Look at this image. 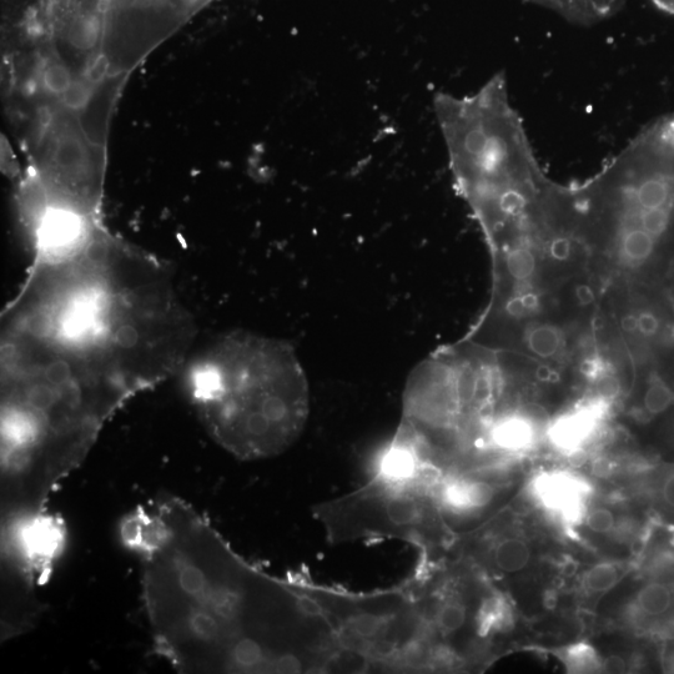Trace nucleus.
I'll return each instance as SVG.
<instances>
[{
    "label": "nucleus",
    "instance_id": "nucleus-12",
    "mask_svg": "<svg viewBox=\"0 0 674 674\" xmlns=\"http://www.w3.org/2000/svg\"><path fill=\"white\" fill-rule=\"evenodd\" d=\"M627 567L621 563L602 562L592 566L582 577L583 591L588 595H602L612 590L625 576Z\"/></svg>",
    "mask_w": 674,
    "mask_h": 674
},
{
    "label": "nucleus",
    "instance_id": "nucleus-9",
    "mask_svg": "<svg viewBox=\"0 0 674 674\" xmlns=\"http://www.w3.org/2000/svg\"><path fill=\"white\" fill-rule=\"evenodd\" d=\"M530 489L537 504L563 525L575 526L585 518L591 487L581 476L563 470L541 472Z\"/></svg>",
    "mask_w": 674,
    "mask_h": 674
},
{
    "label": "nucleus",
    "instance_id": "nucleus-13",
    "mask_svg": "<svg viewBox=\"0 0 674 674\" xmlns=\"http://www.w3.org/2000/svg\"><path fill=\"white\" fill-rule=\"evenodd\" d=\"M583 522L586 523L588 530L598 535H608L615 531L617 518L611 510L606 507H596L586 512Z\"/></svg>",
    "mask_w": 674,
    "mask_h": 674
},
{
    "label": "nucleus",
    "instance_id": "nucleus-8",
    "mask_svg": "<svg viewBox=\"0 0 674 674\" xmlns=\"http://www.w3.org/2000/svg\"><path fill=\"white\" fill-rule=\"evenodd\" d=\"M611 400L588 392L577 404L548 421L545 441L551 449L563 456L575 457L588 449L601 435L608 417Z\"/></svg>",
    "mask_w": 674,
    "mask_h": 674
},
{
    "label": "nucleus",
    "instance_id": "nucleus-1",
    "mask_svg": "<svg viewBox=\"0 0 674 674\" xmlns=\"http://www.w3.org/2000/svg\"><path fill=\"white\" fill-rule=\"evenodd\" d=\"M119 533L139 560L154 650L176 671L339 668L334 633L298 578L245 560L188 502L164 497L140 505Z\"/></svg>",
    "mask_w": 674,
    "mask_h": 674
},
{
    "label": "nucleus",
    "instance_id": "nucleus-11",
    "mask_svg": "<svg viewBox=\"0 0 674 674\" xmlns=\"http://www.w3.org/2000/svg\"><path fill=\"white\" fill-rule=\"evenodd\" d=\"M557 656L568 673H598L603 670L605 663L595 648L583 642L562 648Z\"/></svg>",
    "mask_w": 674,
    "mask_h": 674
},
{
    "label": "nucleus",
    "instance_id": "nucleus-5",
    "mask_svg": "<svg viewBox=\"0 0 674 674\" xmlns=\"http://www.w3.org/2000/svg\"><path fill=\"white\" fill-rule=\"evenodd\" d=\"M313 512L333 545L382 538L410 543L420 553L417 567L440 562L439 550L449 541L435 485L425 479L372 475L359 489Z\"/></svg>",
    "mask_w": 674,
    "mask_h": 674
},
{
    "label": "nucleus",
    "instance_id": "nucleus-7",
    "mask_svg": "<svg viewBox=\"0 0 674 674\" xmlns=\"http://www.w3.org/2000/svg\"><path fill=\"white\" fill-rule=\"evenodd\" d=\"M209 2L102 0V43L88 79L122 89L129 73Z\"/></svg>",
    "mask_w": 674,
    "mask_h": 674
},
{
    "label": "nucleus",
    "instance_id": "nucleus-14",
    "mask_svg": "<svg viewBox=\"0 0 674 674\" xmlns=\"http://www.w3.org/2000/svg\"><path fill=\"white\" fill-rule=\"evenodd\" d=\"M652 2L662 12L674 15V0H652Z\"/></svg>",
    "mask_w": 674,
    "mask_h": 674
},
{
    "label": "nucleus",
    "instance_id": "nucleus-4",
    "mask_svg": "<svg viewBox=\"0 0 674 674\" xmlns=\"http://www.w3.org/2000/svg\"><path fill=\"white\" fill-rule=\"evenodd\" d=\"M184 387L206 432L240 460L280 455L308 419L303 376L273 340L225 337L190 362Z\"/></svg>",
    "mask_w": 674,
    "mask_h": 674
},
{
    "label": "nucleus",
    "instance_id": "nucleus-6",
    "mask_svg": "<svg viewBox=\"0 0 674 674\" xmlns=\"http://www.w3.org/2000/svg\"><path fill=\"white\" fill-rule=\"evenodd\" d=\"M298 581L329 623L346 671H414L419 617L405 583L364 595L316 585L301 576Z\"/></svg>",
    "mask_w": 674,
    "mask_h": 674
},
{
    "label": "nucleus",
    "instance_id": "nucleus-3",
    "mask_svg": "<svg viewBox=\"0 0 674 674\" xmlns=\"http://www.w3.org/2000/svg\"><path fill=\"white\" fill-rule=\"evenodd\" d=\"M572 188L576 234L605 294L674 320V113Z\"/></svg>",
    "mask_w": 674,
    "mask_h": 674
},
{
    "label": "nucleus",
    "instance_id": "nucleus-10",
    "mask_svg": "<svg viewBox=\"0 0 674 674\" xmlns=\"http://www.w3.org/2000/svg\"><path fill=\"white\" fill-rule=\"evenodd\" d=\"M492 565L500 572L516 573L525 570L531 561L530 546L522 538H501L491 548Z\"/></svg>",
    "mask_w": 674,
    "mask_h": 674
},
{
    "label": "nucleus",
    "instance_id": "nucleus-2",
    "mask_svg": "<svg viewBox=\"0 0 674 674\" xmlns=\"http://www.w3.org/2000/svg\"><path fill=\"white\" fill-rule=\"evenodd\" d=\"M3 334L134 397L185 364L195 325L165 265L105 228L73 254L33 260Z\"/></svg>",
    "mask_w": 674,
    "mask_h": 674
}]
</instances>
